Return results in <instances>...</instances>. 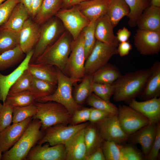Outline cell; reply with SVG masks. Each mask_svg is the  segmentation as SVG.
Instances as JSON below:
<instances>
[{
	"mask_svg": "<svg viewBox=\"0 0 160 160\" xmlns=\"http://www.w3.org/2000/svg\"><path fill=\"white\" fill-rule=\"evenodd\" d=\"M157 123H149L134 133L132 137L133 142L141 145L145 157L148 154L154 142Z\"/></svg>",
	"mask_w": 160,
	"mask_h": 160,
	"instance_id": "24",
	"label": "cell"
},
{
	"mask_svg": "<svg viewBox=\"0 0 160 160\" xmlns=\"http://www.w3.org/2000/svg\"><path fill=\"white\" fill-rule=\"evenodd\" d=\"M150 69V75L140 95V98L144 100L158 97L160 94V62H155Z\"/></svg>",
	"mask_w": 160,
	"mask_h": 160,
	"instance_id": "21",
	"label": "cell"
},
{
	"mask_svg": "<svg viewBox=\"0 0 160 160\" xmlns=\"http://www.w3.org/2000/svg\"><path fill=\"white\" fill-rule=\"evenodd\" d=\"M132 45L130 42L127 41L119 42L117 47V51L121 57L127 55L132 49Z\"/></svg>",
	"mask_w": 160,
	"mask_h": 160,
	"instance_id": "49",
	"label": "cell"
},
{
	"mask_svg": "<svg viewBox=\"0 0 160 160\" xmlns=\"http://www.w3.org/2000/svg\"><path fill=\"white\" fill-rule=\"evenodd\" d=\"M31 17L27 10L18 2L13 9L8 20L1 27L19 33L25 21Z\"/></svg>",
	"mask_w": 160,
	"mask_h": 160,
	"instance_id": "26",
	"label": "cell"
},
{
	"mask_svg": "<svg viewBox=\"0 0 160 160\" xmlns=\"http://www.w3.org/2000/svg\"><path fill=\"white\" fill-rule=\"evenodd\" d=\"M114 28L106 14L98 18L95 28V36L97 40L117 47L119 43L114 35Z\"/></svg>",
	"mask_w": 160,
	"mask_h": 160,
	"instance_id": "20",
	"label": "cell"
},
{
	"mask_svg": "<svg viewBox=\"0 0 160 160\" xmlns=\"http://www.w3.org/2000/svg\"><path fill=\"white\" fill-rule=\"evenodd\" d=\"M101 148L106 160H123L121 145L112 141L103 140Z\"/></svg>",
	"mask_w": 160,
	"mask_h": 160,
	"instance_id": "40",
	"label": "cell"
},
{
	"mask_svg": "<svg viewBox=\"0 0 160 160\" xmlns=\"http://www.w3.org/2000/svg\"><path fill=\"white\" fill-rule=\"evenodd\" d=\"M129 106L148 119L151 123H157L160 120V98L155 97L143 101L135 99L130 100Z\"/></svg>",
	"mask_w": 160,
	"mask_h": 160,
	"instance_id": "18",
	"label": "cell"
},
{
	"mask_svg": "<svg viewBox=\"0 0 160 160\" xmlns=\"http://www.w3.org/2000/svg\"><path fill=\"white\" fill-rule=\"evenodd\" d=\"M57 88L51 95L36 100L35 102H44L53 101L64 106L72 115L77 110L83 108L75 100L72 93V86L75 82L57 68Z\"/></svg>",
	"mask_w": 160,
	"mask_h": 160,
	"instance_id": "5",
	"label": "cell"
},
{
	"mask_svg": "<svg viewBox=\"0 0 160 160\" xmlns=\"http://www.w3.org/2000/svg\"><path fill=\"white\" fill-rule=\"evenodd\" d=\"M2 152L0 148V160H1V158L2 157Z\"/></svg>",
	"mask_w": 160,
	"mask_h": 160,
	"instance_id": "57",
	"label": "cell"
},
{
	"mask_svg": "<svg viewBox=\"0 0 160 160\" xmlns=\"http://www.w3.org/2000/svg\"><path fill=\"white\" fill-rule=\"evenodd\" d=\"M150 73V69L128 73L121 75L113 83V100L116 102L131 100L143 90Z\"/></svg>",
	"mask_w": 160,
	"mask_h": 160,
	"instance_id": "1",
	"label": "cell"
},
{
	"mask_svg": "<svg viewBox=\"0 0 160 160\" xmlns=\"http://www.w3.org/2000/svg\"><path fill=\"white\" fill-rule=\"evenodd\" d=\"M116 36L119 42H122L128 41L131 36V33L127 28L124 27L119 29L117 33Z\"/></svg>",
	"mask_w": 160,
	"mask_h": 160,
	"instance_id": "50",
	"label": "cell"
},
{
	"mask_svg": "<svg viewBox=\"0 0 160 160\" xmlns=\"http://www.w3.org/2000/svg\"><path fill=\"white\" fill-rule=\"evenodd\" d=\"M134 38L135 46L140 54L151 55L159 52L160 31L138 29Z\"/></svg>",
	"mask_w": 160,
	"mask_h": 160,
	"instance_id": "13",
	"label": "cell"
},
{
	"mask_svg": "<svg viewBox=\"0 0 160 160\" xmlns=\"http://www.w3.org/2000/svg\"><path fill=\"white\" fill-rule=\"evenodd\" d=\"M110 0H88L77 5L80 10L90 21L106 14Z\"/></svg>",
	"mask_w": 160,
	"mask_h": 160,
	"instance_id": "23",
	"label": "cell"
},
{
	"mask_svg": "<svg viewBox=\"0 0 160 160\" xmlns=\"http://www.w3.org/2000/svg\"><path fill=\"white\" fill-rule=\"evenodd\" d=\"M19 45V33L0 27V54Z\"/></svg>",
	"mask_w": 160,
	"mask_h": 160,
	"instance_id": "33",
	"label": "cell"
},
{
	"mask_svg": "<svg viewBox=\"0 0 160 160\" xmlns=\"http://www.w3.org/2000/svg\"><path fill=\"white\" fill-rule=\"evenodd\" d=\"M19 0H6L0 5V27L8 20Z\"/></svg>",
	"mask_w": 160,
	"mask_h": 160,
	"instance_id": "44",
	"label": "cell"
},
{
	"mask_svg": "<svg viewBox=\"0 0 160 160\" xmlns=\"http://www.w3.org/2000/svg\"><path fill=\"white\" fill-rule=\"evenodd\" d=\"M33 0H19V2L22 3L29 12L31 17Z\"/></svg>",
	"mask_w": 160,
	"mask_h": 160,
	"instance_id": "54",
	"label": "cell"
},
{
	"mask_svg": "<svg viewBox=\"0 0 160 160\" xmlns=\"http://www.w3.org/2000/svg\"><path fill=\"white\" fill-rule=\"evenodd\" d=\"M97 19H93L90 21L89 24L82 31L86 60L92 51L96 41L95 31Z\"/></svg>",
	"mask_w": 160,
	"mask_h": 160,
	"instance_id": "37",
	"label": "cell"
},
{
	"mask_svg": "<svg viewBox=\"0 0 160 160\" xmlns=\"http://www.w3.org/2000/svg\"><path fill=\"white\" fill-rule=\"evenodd\" d=\"M95 124L104 140L119 143L126 141L129 137L120 125L117 114H111Z\"/></svg>",
	"mask_w": 160,
	"mask_h": 160,
	"instance_id": "12",
	"label": "cell"
},
{
	"mask_svg": "<svg viewBox=\"0 0 160 160\" xmlns=\"http://www.w3.org/2000/svg\"><path fill=\"white\" fill-rule=\"evenodd\" d=\"M57 85H54L33 76V81L30 90L36 98V101L49 96L55 90Z\"/></svg>",
	"mask_w": 160,
	"mask_h": 160,
	"instance_id": "34",
	"label": "cell"
},
{
	"mask_svg": "<svg viewBox=\"0 0 160 160\" xmlns=\"http://www.w3.org/2000/svg\"><path fill=\"white\" fill-rule=\"evenodd\" d=\"M32 119V117H30L20 122L12 123L0 132V148L2 153L9 150L17 143Z\"/></svg>",
	"mask_w": 160,
	"mask_h": 160,
	"instance_id": "15",
	"label": "cell"
},
{
	"mask_svg": "<svg viewBox=\"0 0 160 160\" xmlns=\"http://www.w3.org/2000/svg\"><path fill=\"white\" fill-rule=\"evenodd\" d=\"M55 16L61 21L73 40L78 37L90 21L80 11L77 5L69 8L61 9Z\"/></svg>",
	"mask_w": 160,
	"mask_h": 160,
	"instance_id": "8",
	"label": "cell"
},
{
	"mask_svg": "<svg viewBox=\"0 0 160 160\" xmlns=\"http://www.w3.org/2000/svg\"><path fill=\"white\" fill-rule=\"evenodd\" d=\"M40 26L30 17L19 32V45L25 55L34 49L39 39Z\"/></svg>",
	"mask_w": 160,
	"mask_h": 160,
	"instance_id": "16",
	"label": "cell"
},
{
	"mask_svg": "<svg viewBox=\"0 0 160 160\" xmlns=\"http://www.w3.org/2000/svg\"><path fill=\"white\" fill-rule=\"evenodd\" d=\"M117 116L122 128L129 136L151 123L148 119L140 113L125 105L119 106Z\"/></svg>",
	"mask_w": 160,
	"mask_h": 160,
	"instance_id": "11",
	"label": "cell"
},
{
	"mask_svg": "<svg viewBox=\"0 0 160 160\" xmlns=\"http://www.w3.org/2000/svg\"><path fill=\"white\" fill-rule=\"evenodd\" d=\"M13 107L4 101L0 103V132L12 122Z\"/></svg>",
	"mask_w": 160,
	"mask_h": 160,
	"instance_id": "42",
	"label": "cell"
},
{
	"mask_svg": "<svg viewBox=\"0 0 160 160\" xmlns=\"http://www.w3.org/2000/svg\"><path fill=\"white\" fill-rule=\"evenodd\" d=\"M123 160H142L143 158L140 153L133 147L121 145Z\"/></svg>",
	"mask_w": 160,
	"mask_h": 160,
	"instance_id": "47",
	"label": "cell"
},
{
	"mask_svg": "<svg viewBox=\"0 0 160 160\" xmlns=\"http://www.w3.org/2000/svg\"><path fill=\"white\" fill-rule=\"evenodd\" d=\"M92 75H86L82 79L81 83L76 85L73 94V98L79 105H81L93 93V83Z\"/></svg>",
	"mask_w": 160,
	"mask_h": 160,
	"instance_id": "31",
	"label": "cell"
},
{
	"mask_svg": "<svg viewBox=\"0 0 160 160\" xmlns=\"http://www.w3.org/2000/svg\"><path fill=\"white\" fill-rule=\"evenodd\" d=\"M92 75L94 82L112 84L121 75L116 66L108 63L97 70Z\"/></svg>",
	"mask_w": 160,
	"mask_h": 160,
	"instance_id": "28",
	"label": "cell"
},
{
	"mask_svg": "<svg viewBox=\"0 0 160 160\" xmlns=\"http://www.w3.org/2000/svg\"><path fill=\"white\" fill-rule=\"evenodd\" d=\"M136 26L140 29L160 31V7H148L139 17Z\"/></svg>",
	"mask_w": 160,
	"mask_h": 160,
	"instance_id": "22",
	"label": "cell"
},
{
	"mask_svg": "<svg viewBox=\"0 0 160 160\" xmlns=\"http://www.w3.org/2000/svg\"><path fill=\"white\" fill-rule=\"evenodd\" d=\"M63 25L55 16L40 26L38 41L34 49L30 63H33L49 46L56 41L66 31Z\"/></svg>",
	"mask_w": 160,
	"mask_h": 160,
	"instance_id": "6",
	"label": "cell"
},
{
	"mask_svg": "<svg viewBox=\"0 0 160 160\" xmlns=\"http://www.w3.org/2000/svg\"><path fill=\"white\" fill-rule=\"evenodd\" d=\"M63 8L67 9L70 8L74 6L77 5L81 2L88 0H62Z\"/></svg>",
	"mask_w": 160,
	"mask_h": 160,
	"instance_id": "53",
	"label": "cell"
},
{
	"mask_svg": "<svg viewBox=\"0 0 160 160\" xmlns=\"http://www.w3.org/2000/svg\"><path fill=\"white\" fill-rule=\"evenodd\" d=\"M25 160H66L65 145L37 144L30 150Z\"/></svg>",
	"mask_w": 160,
	"mask_h": 160,
	"instance_id": "14",
	"label": "cell"
},
{
	"mask_svg": "<svg viewBox=\"0 0 160 160\" xmlns=\"http://www.w3.org/2000/svg\"><path fill=\"white\" fill-rule=\"evenodd\" d=\"M84 136L86 147L87 156L101 147L103 140L94 124H88L84 128Z\"/></svg>",
	"mask_w": 160,
	"mask_h": 160,
	"instance_id": "30",
	"label": "cell"
},
{
	"mask_svg": "<svg viewBox=\"0 0 160 160\" xmlns=\"http://www.w3.org/2000/svg\"><path fill=\"white\" fill-rule=\"evenodd\" d=\"M28 69L33 76L57 85V70L54 66L44 63H29Z\"/></svg>",
	"mask_w": 160,
	"mask_h": 160,
	"instance_id": "25",
	"label": "cell"
},
{
	"mask_svg": "<svg viewBox=\"0 0 160 160\" xmlns=\"http://www.w3.org/2000/svg\"><path fill=\"white\" fill-rule=\"evenodd\" d=\"M93 92L101 98L110 101L114 92L113 84H100L93 82L92 85Z\"/></svg>",
	"mask_w": 160,
	"mask_h": 160,
	"instance_id": "43",
	"label": "cell"
},
{
	"mask_svg": "<svg viewBox=\"0 0 160 160\" xmlns=\"http://www.w3.org/2000/svg\"><path fill=\"white\" fill-rule=\"evenodd\" d=\"M91 108H82L75 111L72 115L71 123L72 125L78 124L89 121Z\"/></svg>",
	"mask_w": 160,
	"mask_h": 160,
	"instance_id": "45",
	"label": "cell"
},
{
	"mask_svg": "<svg viewBox=\"0 0 160 160\" xmlns=\"http://www.w3.org/2000/svg\"><path fill=\"white\" fill-rule=\"evenodd\" d=\"M37 111L33 119H38L41 123V130H45L56 124L66 125L71 122L72 115L64 106L57 102L48 101L35 102Z\"/></svg>",
	"mask_w": 160,
	"mask_h": 160,
	"instance_id": "4",
	"label": "cell"
},
{
	"mask_svg": "<svg viewBox=\"0 0 160 160\" xmlns=\"http://www.w3.org/2000/svg\"><path fill=\"white\" fill-rule=\"evenodd\" d=\"M6 0H0V5Z\"/></svg>",
	"mask_w": 160,
	"mask_h": 160,
	"instance_id": "56",
	"label": "cell"
},
{
	"mask_svg": "<svg viewBox=\"0 0 160 160\" xmlns=\"http://www.w3.org/2000/svg\"><path fill=\"white\" fill-rule=\"evenodd\" d=\"M110 114L111 113L105 111L92 107L89 121L91 123L95 124Z\"/></svg>",
	"mask_w": 160,
	"mask_h": 160,
	"instance_id": "48",
	"label": "cell"
},
{
	"mask_svg": "<svg viewBox=\"0 0 160 160\" xmlns=\"http://www.w3.org/2000/svg\"><path fill=\"white\" fill-rule=\"evenodd\" d=\"M41 126L40 120L33 119L19 140L2 154L1 160H25L30 150L43 136Z\"/></svg>",
	"mask_w": 160,
	"mask_h": 160,
	"instance_id": "2",
	"label": "cell"
},
{
	"mask_svg": "<svg viewBox=\"0 0 160 160\" xmlns=\"http://www.w3.org/2000/svg\"><path fill=\"white\" fill-rule=\"evenodd\" d=\"M33 52L34 49L27 53L20 64L10 74L4 75L0 73V100L5 101L10 87L28 69Z\"/></svg>",
	"mask_w": 160,
	"mask_h": 160,
	"instance_id": "17",
	"label": "cell"
},
{
	"mask_svg": "<svg viewBox=\"0 0 160 160\" xmlns=\"http://www.w3.org/2000/svg\"><path fill=\"white\" fill-rule=\"evenodd\" d=\"M86 103L92 107L104 110L111 114H117L118 108L110 101L104 100L92 93L86 100Z\"/></svg>",
	"mask_w": 160,
	"mask_h": 160,
	"instance_id": "38",
	"label": "cell"
},
{
	"mask_svg": "<svg viewBox=\"0 0 160 160\" xmlns=\"http://www.w3.org/2000/svg\"><path fill=\"white\" fill-rule=\"evenodd\" d=\"M101 147L98 148L90 155L86 156L85 160H105Z\"/></svg>",
	"mask_w": 160,
	"mask_h": 160,
	"instance_id": "51",
	"label": "cell"
},
{
	"mask_svg": "<svg viewBox=\"0 0 160 160\" xmlns=\"http://www.w3.org/2000/svg\"><path fill=\"white\" fill-rule=\"evenodd\" d=\"M130 9L128 23L132 27L136 26L137 21L144 10L149 6L147 0H124Z\"/></svg>",
	"mask_w": 160,
	"mask_h": 160,
	"instance_id": "35",
	"label": "cell"
},
{
	"mask_svg": "<svg viewBox=\"0 0 160 160\" xmlns=\"http://www.w3.org/2000/svg\"><path fill=\"white\" fill-rule=\"evenodd\" d=\"M73 38L67 30L54 43L48 47L33 63L56 66L63 73L71 52Z\"/></svg>",
	"mask_w": 160,
	"mask_h": 160,
	"instance_id": "3",
	"label": "cell"
},
{
	"mask_svg": "<svg viewBox=\"0 0 160 160\" xmlns=\"http://www.w3.org/2000/svg\"><path fill=\"white\" fill-rule=\"evenodd\" d=\"M160 149V124L159 122L157 124L156 136L154 142L148 154L145 157L149 160L157 159L159 157Z\"/></svg>",
	"mask_w": 160,
	"mask_h": 160,
	"instance_id": "46",
	"label": "cell"
},
{
	"mask_svg": "<svg viewBox=\"0 0 160 160\" xmlns=\"http://www.w3.org/2000/svg\"><path fill=\"white\" fill-rule=\"evenodd\" d=\"M116 54V47L96 40L92 51L85 61V75H92L107 64L111 58Z\"/></svg>",
	"mask_w": 160,
	"mask_h": 160,
	"instance_id": "9",
	"label": "cell"
},
{
	"mask_svg": "<svg viewBox=\"0 0 160 160\" xmlns=\"http://www.w3.org/2000/svg\"><path fill=\"white\" fill-rule=\"evenodd\" d=\"M36 98L29 90L21 92L12 94H8L5 101L13 107L22 106L34 104Z\"/></svg>",
	"mask_w": 160,
	"mask_h": 160,
	"instance_id": "36",
	"label": "cell"
},
{
	"mask_svg": "<svg viewBox=\"0 0 160 160\" xmlns=\"http://www.w3.org/2000/svg\"><path fill=\"white\" fill-rule=\"evenodd\" d=\"M84 128L76 132L64 144L66 160H85L87 151L84 136Z\"/></svg>",
	"mask_w": 160,
	"mask_h": 160,
	"instance_id": "19",
	"label": "cell"
},
{
	"mask_svg": "<svg viewBox=\"0 0 160 160\" xmlns=\"http://www.w3.org/2000/svg\"><path fill=\"white\" fill-rule=\"evenodd\" d=\"M62 8V0H43L39 10L33 20L41 25L55 16Z\"/></svg>",
	"mask_w": 160,
	"mask_h": 160,
	"instance_id": "27",
	"label": "cell"
},
{
	"mask_svg": "<svg viewBox=\"0 0 160 160\" xmlns=\"http://www.w3.org/2000/svg\"><path fill=\"white\" fill-rule=\"evenodd\" d=\"M43 0H33L31 17L33 20L39 10Z\"/></svg>",
	"mask_w": 160,
	"mask_h": 160,
	"instance_id": "52",
	"label": "cell"
},
{
	"mask_svg": "<svg viewBox=\"0 0 160 160\" xmlns=\"http://www.w3.org/2000/svg\"><path fill=\"white\" fill-rule=\"evenodd\" d=\"M88 124L84 123L70 126L63 124L53 125L45 130V133L37 144L42 145L47 143L50 146L64 145L76 132Z\"/></svg>",
	"mask_w": 160,
	"mask_h": 160,
	"instance_id": "10",
	"label": "cell"
},
{
	"mask_svg": "<svg viewBox=\"0 0 160 160\" xmlns=\"http://www.w3.org/2000/svg\"><path fill=\"white\" fill-rule=\"evenodd\" d=\"M25 54L19 45L13 49L0 54V71L11 68L23 60Z\"/></svg>",
	"mask_w": 160,
	"mask_h": 160,
	"instance_id": "32",
	"label": "cell"
},
{
	"mask_svg": "<svg viewBox=\"0 0 160 160\" xmlns=\"http://www.w3.org/2000/svg\"><path fill=\"white\" fill-rule=\"evenodd\" d=\"M33 81V76L28 69L25 70L10 87L8 94L30 90Z\"/></svg>",
	"mask_w": 160,
	"mask_h": 160,
	"instance_id": "39",
	"label": "cell"
},
{
	"mask_svg": "<svg viewBox=\"0 0 160 160\" xmlns=\"http://www.w3.org/2000/svg\"><path fill=\"white\" fill-rule=\"evenodd\" d=\"M37 109L34 104L22 106L13 107L12 123L22 121L36 113Z\"/></svg>",
	"mask_w": 160,
	"mask_h": 160,
	"instance_id": "41",
	"label": "cell"
},
{
	"mask_svg": "<svg viewBox=\"0 0 160 160\" xmlns=\"http://www.w3.org/2000/svg\"><path fill=\"white\" fill-rule=\"evenodd\" d=\"M129 13V7L124 0H110L106 14L114 28Z\"/></svg>",
	"mask_w": 160,
	"mask_h": 160,
	"instance_id": "29",
	"label": "cell"
},
{
	"mask_svg": "<svg viewBox=\"0 0 160 160\" xmlns=\"http://www.w3.org/2000/svg\"><path fill=\"white\" fill-rule=\"evenodd\" d=\"M85 61L84 37L82 31L78 37L72 41L71 53L64 73L75 83L82 80L85 76Z\"/></svg>",
	"mask_w": 160,
	"mask_h": 160,
	"instance_id": "7",
	"label": "cell"
},
{
	"mask_svg": "<svg viewBox=\"0 0 160 160\" xmlns=\"http://www.w3.org/2000/svg\"><path fill=\"white\" fill-rule=\"evenodd\" d=\"M151 5L160 7V0H151Z\"/></svg>",
	"mask_w": 160,
	"mask_h": 160,
	"instance_id": "55",
	"label": "cell"
}]
</instances>
